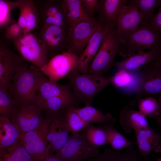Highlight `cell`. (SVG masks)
<instances>
[{"mask_svg":"<svg viewBox=\"0 0 161 161\" xmlns=\"http://www.w3.org/2000/svg\"><path fill=\"white\" fill-rule=\"evenodd\" d=\"M117 35L119 43L118 53L125 59L137 52L160 47L161 45V37L143 20L135 30Z\"/></svg>","mask_w":161,"mask_h":161,"instance_id":"cell-1","label":"cell"},{"mask_svg":"<svg viewBox=\"0 0 161 161\" xmlns=\"http://www.w3.org/2000/svg\"><path fill=\"white\" fill-rule=\"evenodd\" d=\"M39 69L28 62L14 75L8 90L20 107L35 103L37 99L36 87L41 73Z\"/></svg>","mask_w":161,"mask_h":161,"instance_id":"cell-2","label":"cell"},{"mask_svg":"<svg viewBox=\"0 0 161 161\" xmlns=\"http://www.w3.org/2000/svg\"><path fill=\"white\" fill-rule=\"evenodd\" d=\"M66 77L76 95L86 105H90L95 96L111 84L110 77L103 75H93L71 72Z\"/></svg>","mask_w":161,"mask_h":161,"instance_id":"cell-3","label":"cell"},{"mask_svg":"<svg viewBox=\"0 0 161 161\" xmlns=\"http://www.w3.org/2000/svg\"><path fill=\"white\" fill-rule=\"evenodd\" d=\"M116 29H111L104 36L99 48L85 74L103 75L111 68L119 50Z\"/></svg>","mask_w":161,"mask_h":161,"instance_id":"cell-4","label":"cell"},{"mask_svg":"<svg viewBox=\"0 0 161 161\" xmlns=\"http://www.w3.org/2000/svg\"><path fill=\"white\" fill-rule=\"evenodd\" d=\"M11 40L20 55L38 69L48 61L45 44L36 34H23Z\"/></svg>","mask_w":161,"mask_h":161,"instance_id":"cell-5","label":"cell"},{"mask_svg":"<svg viewBox=\"0 0 161 161\" xmlns=\"http://www.w3.org/2000/svg\"><path fill=\"white\" fill-rule=\"evenodd\" d=\"M100 154L98 147L78 133L69 136L66 144L54 155L64 161H84Z\"/></svg>","mask_w":161,"mask_h":161,"instance_id":"cell-6","label":"cell"},{"mask_svg":"<svg viewBox=\"0 0 161 161\" xmlns=\"http://www.w3.org/2000/svg\"><path fill=\"white\" fill-rule=\"evenodd\" d=\"M161 92V53L144 67L139 75L136 96L131 104L138 103L144 95H154Z\"/></svg>","mask_w":161,"mask_h":161,"instance_id":"cell-7","label":"cell"},{"mask_svg":"<svg viewBox=\"0 0 161 161\" xmlns=\"http://www.w3.org/2000/svg\"><path fill=\"white\" fill-rule=\"evenodd\" d=\"M48 123L47 117L37 128L21 135L20 140L33 161H41L50 155L46 139Z\"/></svg>","mask_w":161,"mask_h":161,"instance_id":"cell-8","label":"cell"},{"mask_svg":"<svg viewBox=\"0 0 161 161\" xmlns=\"http://www.w3.org/2000/svg\"><path fill=\"white\" fill-rule=\"evenodd\" d=\"M100 23L94 17L69 27L67 35V51L78 56L79 55Z\"/></svg>","mask_w":161,"mask_h":161,"instance_id":"cell-9","label":"cell"},{"mask_svg":"<svg viewBox=\"0 0 161 161\" xmlns=\"http://www.w3.org/2000/svg\"><path fill=\"white\" fill-rule=\"evenodd\" d=\"M39 19V28L45 24L56 25L67 32L69 26L63 7V0H34Z\"/></svg>","mask_w":161,"mask_h":161,"instance_id":"cell-10","label":"cell"},{"mask_svg":"<svg viewBox=\"0 0 161 161\" xmlns=\"http://www.w3.org/2000/svg\"><path fill=\"white\" fill-rule=\"evenodd\" d=\"M36 34L44 43L47 57L68 51L67 32L63 27L56 25L45 24Z\"/></svg>","mask_w":161,"mask_h":161,"instance_id":"cell-11","label":"cell"},{"mask_svg":"<svg viewBox=\"0 0 161 161\" xmlns=\"http://www.w3.org/2000/svg\"><path fill=\"white\" fill-rule=\"evenodd\" d=\"M78 56L66 51L53 56L39 70L54 83L66 76L72 71Z\"/></svg>","mask_w":161,"mask_h":161,"instance_id":"cell-12","label":"cell"},{"mask_svg":"<svg viewBox=\"0 0 161 161\" xmlns=\"http://www.w3.org/2000/svg\"><path fill=\"white\" fill-rule=\"evenodd\" d=\"M27 62L0 41V87L8 90L14 75Z\"/></svg>","mask_w":161,"mask_h":161,"instance_id":"cell-13","label":"cell"},{"mask_svg":"<svg viewBox=\"0 0 161 161\" xmlns=\"http://www.w3.org/2000/svg\"><path fill=\"white\" fill-rule=\"evenodd\" d=\"M60 113L49 114L48 123L46 139L49 148L50 155L55 153L63 147L68 138L69 132L66 125L64 116Z\"/></svg>","mask_w":161,"mask_h":161,"instance_id":"cell-14","label":"cell"},{"mask_svg":"<svg viewBox=\"0 0 161 161\" xmlns=\"http://www.w3.org/2000/svg\"><path fill=\"white\" fill-rule=\"evenodd\" d=\"M111 29L103 26L100 23L82 53L78 56L75 66L72 71L85 74L96 55L105 34Z\"/></svg>","mask_w":161,"mask_h":161,"instance_id":"cell-15","label":"cell"},{"mask_svg":"<svg viewBox=\"0 0 161 161\" xmlns=\"http://www.w3.org/2000/svg\"><path fill=\"white\" fill-rule=\"evenodd\" d=\"M41 110L34 104L19 107L11 121L21 134L32 130L41 124L44 118L41 115Z\"/></svg>","mask_w":161,"mask_h":161,"instance_id":"cell-16","label":"cell"},{"mask_svg":"<svg viewBox=\"0 0 161 161\" xmlns=\"http://www.w3.org/2000/svg\"><path fill=\"white\" fill-rule=\"evenodd\" d=\"M127 0H100L98 1L95 13L98 20L103 27L116 29L120 12L127 3Z\"/></svg>","mask_w":161,"mask_h":161,"instance_id":"cell-17","label":"cell"},{"mask_svg":"<svg viewBox=\"0 0 161 161\" xmlns=\"http://www.w3.org/2000/svg\"><path fill=\"white\" fill-rule=\"evenodd\" d=\"M16 1L19 10L17 23L23 34L32 33L39 28L38 15L34 0H17Z\"/></svg>","mask_w":161,"mask_h":161,"instance_id":"cell-18","label":"cell"},{"mask_svg":"<svg viewBox=\"0 0 161 161\" xmlns=\"http://www.w3.org/2000/svg\"><path fill=\"white\" fill-rule=\"evenodd\" d=\"M161 53L160 47L154 48L148 52H139L125 58L124 60L114 62L113 65L118 71H135L152 62L155 57Z\"/></svg>","mask_w":161,"mask_h":161,"instance_id":"cell-19","label":"cell"},{"mask_svg":"<svg viewBox=\"0 0 161 161\" xmlns=\"http://www.w3.org/2000/svg\"><path fill=\"white\" fill-rule=\"evenodd\" d=\"M143 18L142 14L136 7L131 4L126 5L121 8L118 16L116 34L119 35L135 30Z\"/></svg>","mask_w":161,"mask_h":161,"instance_id":"cell-20","label":"cell"},{"mask_svg":"<svg viewBox=\"0 0 161 161\" xmlns=\"http://www.w3.org/2000/svg\"><path fill=\"white\" fill-rule=\"evenodd\" d=\"M119 121L123 129L127 133H131L132 129L135 131L149 126L146 116L127 105L124 106L120 112Z\"/></svg>","mask_w":161,"mask_h":161,"instance_id":"cell-21","label":"cell"},{"mask_svg":"<svg viewBox=\"0 0 161 161\" xmlns=\"http://www.w3.org/2000/svg\"><path fill=\"white\" fill-rule=\"evenodd\" d=\"M44 75L41 72L38 78L36 105L52 97L71 94L68 86L53 83Z\"/></svg>","mask_w":161,"mask_h":161,"instance_id":"cell-22","label":"cell"},{"mask_svg":"<svg viewBox=\"0 0 161 161\" xmlns=\"http://www.w3.org/2000/svg\"><path fill=\"white\" fill-rule=\"evenodd\" d=\"M73 103V98L69 94L49 97L36 105L41 110L45 111L48 114H55L72 106Z\"/></svg>","mask_w":161,"mask_h":161,"instance_id":"cell-23","label":"cell"},{"mask_svg":"<svg viewBox=\"0 0 161 161\" xmlns=\"http://www.w3.org/2000/svg\"><path fill=\"white\" fill-rule=\"evenodd\" d=\"M86 161H143L139 157L134 147L131 145L121 152L112 148H105L103 154L96 157L86 160Z\"/></svg>","mask_w":161,"mask_h":161,"instance_id":"cell-24","label":"cell"},{"mask_svg":"<svg viewBox=\"0 0 161 161\" xmlns=\"http://www.w3.org/2000/svg\"><path fill=\"white\" fill-rule=\"evenodd\" d=\"M21 134L11 120L0 116V149L7 148L16 143Z\"/></svg>","mask_w":161,"mask_h":161,"instance_id":"cell-25","label":"cell"},{"mask_svg":"<svg viewBox=\"0 0 161 161\" xmlns=\"http://www.w3.org/2000/svg\"><path fill=\"white\" fill-rule=\"evenodd\" d=\"M63 5L69 28L91 18L84 12L81 0H63Z\"/></svg>","mask_w":161,"mask_h":161,"instance_id":"cell-26","label":"cell"},{"mask_svg":"<svg viewBox=\"0 0 161 161\" xmlns=\"http://www.w3.org/2000/svg\"><path fill=\"white\" fill-rule=\"evenodd\" d=\"M116 121V119L113 117L110 122L100 126L105 132L108 143L112 148L119 151L136 144L135 142L131 141L116 130L114 127Z\"/></svg>","mask_w":161,"mask_h":161,"instance_id":"cell-27","label":"cell"},{"mask_svg":"<svg viewBox=\"0 0 161 161\" xmlns=\"http://www.w3.org/2000/svg\"><path fill=\"white\" fill-rule=\"evenodd\" d=\"M74 110L84 121L89 124H106L110 122L113 118L110 113L104 114L90 105H86L84 107L81 108H74Z\"/></svg>","mask_w":161,"mask_h":161,"instance_id":"cell-28","label":"cell"},{"mask_svg":"<svg viewBox=\"0 0 161 161\" xmlns=\"http://www.w3.org/2000/svg\"><path fill=\"white\" fill-rule=\"evenodd\" d=\"M0 161H33L19 140L13 145L0 149Z\"/></svg>","mask_w":161,"mask_h":161,"instance_id":"cell-29","label":"cell"},{"mask_svg":"<svg viewBox=\"0 0 161 161\" xmlns=\"http://www.w3.org/2000/svg\"><path fill=\"white\" fill-rule=\"evenodd\" d=\"M18 106L8 90L0 87V116L11 120L19 108Z\"/></svg>","mask_w":161,"mask_h":161,"instance_id":"cell-30","label":"cell"},{"mask_svg":"<svg viewBox=\"0 0 161 161\" xmlns=\"http://www.w3.org/2000/svg\"><path fill=\"white\" fill-rule=\"evenodd\" d=\"M136 144L137 145L140 155L146 160L154 149V145L150 135L145 127L135 131Z\"/></svg>","mask_w":161,"mask_h":161,"instance_id":"cell-31","label":"cell"},{"mask_svg":"<svg viewBox=\"0 0 161 161\" xmlns=\"http://www.w3.org/2000/svg\"><path fill=\"white\" fill-rule=\"evenodd\" d=\"M134 72L118 71L114 76L110 77L111 84L117 88L126 89L134 86L137 89L139 75H135Z\"/></svg>","mask_w":161,"mask_h":161,"instance_id":"cell-32","label":"cell"},{"mask_svg":"<svg viewBox=\"0 0 161 161\" xmlns=\"http://www.w3.org/2000/svg\"><path fill=\"white\" fill-rule=\"evenodd\" d=\"M128 4L136 7L142 14L143 21L148 23L154 15L156 9L161 4V0H129Z\"/></svg>","mask_w":161,"mask_h":161,"instance_id":"cell-33","label":"cell"},{"mask_svg":"<svg viewBox=\"0 0 161 161\" xmlns=\"http://www.w3.org/2000/svg\"><path fill=\"white\" fill-rule=\"evenodd\" d=\"M91 144L98 147L108 143L104 131L100 127L89 124L83 130L82 134Z\"/></svg>","mask_w":161,"mask_h":161,"instance_id":"cell-34","label":"cell"},{"mask_svg":"<svg viewBox=\"0 0 161 161\" xmlns=\"http://www.w3.org/2000/svg\"><path fill=\"white\" fill-rule=\"evenodd\" d=\"M74 108L73 106L67 108L64 115L66 125L72 134L78 133L89 125L74 111Z\"/></svg>","mask_w":161,"mask_h":161,"instance_id":"cell-35","label":"cell"},{"mask_svg":"<svg viewBox=\"0 0 161 161\" xmlns=\"http://www.w3.org/2000/svg\"><path fill=\"white\" fill-rule=\"evenodd\" d=\"M161 97L158 100L151 97L140 99L138 102L139 111L145 116L155 117L159 116L161 112Z\"/></svg>","mask_w":161,"mask_h":161,"instance_id":"cell-36","label":"cell"},{"mask_svg":"<svg viewBox=\"0 0 161 161\" xmlns=\"http://www.w3.org/2000/svg\"><path fill=\"white\" fill-rule=\"evenodd\" d=\"M17 8L16 1L0 0V29L17 22L12 18L11 13Z\"/></svg>","mask_w":161,"mask_h":161,"instance_id":"cell-37","label":"cell"},{"mask_svg":"<svg viewBox=\"0 0 161 161\" xmlns=\"http://www.w3.org/2000/svg\"><path fill=\"white\" fill-rule=\"evenodd\" d=\"M5 28L4 37L7 40L17 38L23 34L21 29L17 22L7 26Z\"/></svg>","mask_w":161,"mask_h":161,"instance_id":"cell-38","label":"cell"},{"mask_svg":"<svg viewBox=\"0 0 161 161\" xmlns=\"http://www.w3.org/2000/svg\"><path fill=\"white\" fill-rule=\"evenodd\" d=\"M148 27L158 35L160 36L161 33V7L160 6L158 11L151 20L147 23Z\"/></svg>","mask_w":161,"mask_h":161,"instance_id":"cell-39","label":"cell"},{"mask_svg":"<svg viewBox=\"0 0 161 161\" xmlns=\"http://www.w3.org/2000/svg\"><path fill=\"white\" fill-rule=\"evenodd\" d=\"M98 0H81L83 10L89 18L94 17Z\"/></svg>","mask_w":161,"mask_h":161,"instance_id":"cell-40","label":"cell"},{"mask_svg":"<svg viewBox=\"0 0 161 161\" xmlns=\"http://www.w3.org/2000/svg\"><path fill=\"white\" fill-rule=\"evenodd\" d=\"M40 161H64L55 156L54 155H50L46 159Z\"/></svg>","mask_w":161,"mask_h":161,"instance_id":"cell-41","label":"cell"},{"mask_svg":"<svg viewBox=\"0 0 161 161\" xmlns=\"http://www.w3.org/2000/svg\"><path fill=\"white\" fill-rule=\"evenodd\" d=\"M156 161H161V158H158L157 160Z\"/></svg>","mask_w":161,"mask_h":161,"instance_id":"cell-42","label":"cell"}]
</instances>
